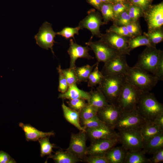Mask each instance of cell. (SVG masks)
Listing matches in <instances>:
<instances>
[{
    "label": "cell",
    "mask_w": 163,
    "mask_h": 163,
    "mask_svg": "<svg viewBox=\"0 0 163 163\" xmlns=\"http://www.w3.org/2000/svg\"><path fill=\"white\" fill-rule=\"evenodd\" d=\"M126 81L125 76L123 75H105L97 87L109 104L117 106L118 98Z\"/></svg>",
    "instance_id": "1"
},
{
    "label": "cell",
    "mask_w": 163,
    "mask_h": 163,
    "mask_svg": "<svg viewBox=\"0 0 163 163\" xmlns=\"http://www.w3.org/2000/svg\"><path fill=\"white\" fill-rule=\"evenodd\" d=\"M125 76L126 81L142 93L149 92L158 81L153 75L134 66H129Z\"/></svg>",
    "instance_id": "2"
},
{
    "label": "cell",
    "mask_w": 163,
    "mask_h": 163,
    "mask_svg": "<svg viewBox=\"0 0 163 163\" xmlns=\"http://www.w3.org/2000/svg\"><path fill=\"white\" fill-rule=\"evenodd\" d=\"M136 110L146 121H153L158 115L163 113V105L150 92L142 93Z\"/></svg>",
    "instance_id": "3"
},
{
    "label": "cell",
    "mask_w": 163,
    "mask_h": 163,
    "mask_svg": "<svg viewBox=\"0 0 163 163\" xmlns=\"http://www.w3.org/2000/svg\"><path fill=\"white\" fill-rule=\"evenodd\" d=\"M142 93L126 80L118 98L117 107L122 112L136 110L137 104Z\"/></svg>",
    "instance_id": "4"
},
{
    "label": "cell",
    "mask_w": 163,
    "mask_h": 163,
    "mask_svg": "<svg viewBox=\"0 0 163 163\" xmlns=\"http://www.w3.org/2000/svg\"><path fill=\"white\" fill-rule=\"evenodd\" d=\"M163 57V52L155 46H147L139 56L134 66L149 72L154 75L156 67Z\"/></svg>",
    "instance_id": "5"
},
{
    "label": "cell",
    "mask_w": 163,
    "mask_h": 163,
    "mask_svg": "<svg viewBox=\"0 0 163 163\" xmlns=\"http://www.w3.org/2000/svg\"><path fill=\"white\" fill-rule=\"evenodd\" d=\"M146 121L136 110L121 111L114 129L119 131L129 129L139 130Z\"/></svg>",
    "instance_id": "6"
},
{
    "label": "cell",
    "mask_w": 163,
    "mask_h": 163,
    "mask_svg": "<svg viewBox=\"0 0 163 163\" xmlns=\"http://www.w3.org/2000/svg\"><path fill=\"white\" fill-rule=\"evenodd\" d=\"M120 142L127 151H137L143 149V139L139 130L129 129L119 131Z\"/></svg>",
    "instance_id": "7"
},
{
    "label": "cell",
    "mask_w": 163,
    "mask_h": 163,
    "mask_svg": "<svg viewBox=\"0 0 163 163\" xmlns=\"http://www.w3.org/2000/svg\"><path fill=\"white\" fill-rule=\"evenodd\" d=\"M56 35V32L53 30L51 24L46 21L40 27L34 38L36 43L39 46L46 50L50 49L54 55L53 47L54 43H56L54 38Z\"/></svg>",
    "instance_id": "8"
},
{
    "label": "cell",
    "mask_w": 163,
    "mask_h": 163,
    "mask_svg": "<svg viewBox=\"0 0 163 163\" xmlns=\"http://www.w3.org/2000/svg\"><path fill=\"white\" fill-rule=\"evenodd\" d=\"M125 56L118 54L104 63L101 71L103 75H125L129 67Z\"/></svg>",
    "instance_id": "9"
},
{
    "label": "cell",
    "mask_w": 163,
    "mask_h": 163,
    "mask_svg": "<svg viewBox=\"0 0 163 163\" xmlns=\"http://www.w3.org/2000/svg\"><path fill=\"white\" fill-rule=\"evenodd\" d=\"M85 44L93 51L99 62L104 63L117 55L120 54L101 40L95 41L89 40Z\"/></svg>",
    "instance_id": "10"
},
{
    "label": "cell",
    "mask_w": 163,
    "mask_h": 163,
    "mask_svg": "<svg viewBox=\"0 0 163 163\" xmlns=\"http://www.w3.org/2000/svg\"><path fill=\"white\" fill-rule=\"evenodd\" d=\"M104 23L102 21L101 17L99 13L94 9H91L88 11L86 17L79 22L78 26L80 29L85 28L90 31L92 36L90 40H91L94 36L101 37V34L100 27Z\"/></svg>",
    "instance_id": "11"
},
{
    "label": "cell",
    "mask_w": 163,
    "mask_h": 163,
    "mask_svg": "<svg viewBox=\"0 0 163 163\" xmlns=\"http://www.w3.org/2000/svg\"><path fill=\"white\" fill-rule=\"evenodd\" d=\"M87 136L86 132L84 131L77 134L72 133L69 146L66 151L83 159L86 155Z\"/></svg>",
    "instance_id": "12"
},
{
    "label": "cell",
    "mask_w": 163,
    "mask_h": 163,
    "mask_svg": "<svg viewBox=\"0 0 163 163\" xmlns=\"http://www.w3.org/2000/svg\"><path fill=\"white\" fill-rule=\"evenodd\" d=\"M101 40L114 50L120 54H129L128 48V41L123 37L114 33L107 32L101 34Z\"/></svg>",
    "instance_id": "13"
},
{
    "label": "cell",
    "mask_w": 163,
    "mask_h": 163,
    "mask_svg": "<svg viewBox=\"0 0 163 163\" xmlns=\"http://www.w3.org/2000/svg\"><path fill=\"white\" fill-rule=\"evenodd\" d=\"M91 141L89 146L87 147L86 155L104 156L107 152L120 142L119 138L100 139Z\"/></svg>",
    "instance_id": "14"
},
{
    "label": "cell",
    "mask_w": 163,
    "mask_h": 163,
    "mask_svg": "<svg viewBox=\"0 0 163 163\" xmlns=\"http://www.w3.org/2000/svg\"><path fill=\"white\" fill-rule=\"evenodd\" d=\"M90 50L88 46H82L74 42L72 39H70L69 47L67 50L70 57L69 68L74 69L76 67L75 63L78 58H84L88 59H94L89 53Z\"/></svg>",
    "instance_id": "15"
},
{
    "label": "cell",
    "mask_w": 163,
    "mask_h": 163,
    "mask_svg": "<svg viewBox=\"0 0 163 163\" xmlns=\"http://www.w3.org/2000/svg\"><path fill=\"white\" fill-rule=\"evenodd\" d=\"M121 111L117 106L109 104L98 111L97 115L106 125L114 129Z\"/></svg>",
    "instance_id": "16"
},
{
    "label": "cell",
    "mask_w": 163,
    "mask_h": 163,
    "mask_svg": "<svg viewBox=\"0 0 163 163\" xmlns=\"http://www.w3.org/2000/svg\"><path fill=\"white\" fill-rule=\"evenodd\" d=\"M112 128L105 124L92 129H86L87 136L91 141L100 139L119 138L118 133Z\"/></svg>",
    "instance_id": "17"
},
{
    "label": "cell",
    "mask_w": 163,
    "mask_h": 163,
    "mask_svg": "<svg viewBox=\"0 0 163 163\" xmlns=\"http://www.w3.org/2000/svg\"><path fill=\"white\" fill-rule=\"evenodd\" d=\"M149 28L156 29L161 27L163 24V4H158L150 10L147 17Z\"/></svg>",
    "instance_id": "18"
},
{
    "label": "cell",
    "mask_w": 163,
    "mask_h": 163,
    "mask_svg": "<svg viewBox=\"0 0 163 163\" xmlns=\"http://www.w3.org/2000/svg\"><path fill=\"white\" fill-rule=\"evenodd\" d=\"M19 126L24 131L26 139L27 141H37L41 138L50 137L55 135L53 131L44 132L38 130L29 124H25L21 122L19 123Z\"/></svg>",
    "instance_id": "19"
},
{
    "label": "cell",
    "mask_w": 163,
    "mask_h": 163,
    "mask_svg": "<svg viewBox=\"0 0 163 163\" xmlns=\"http://www.w3.org/2000/svg\"><path fill=\"white\" fill-rule=\"evenodd\" d=\"M89 97V92L79 89L77 87L76 84H74L69 86L67 90L65 93L59 94L58 98L63 100L81 98L88 101Z\"/></svg>",
    "instance_id": "20"
},
{
    "label": "cell",
    "mask_w": 163,
    "mask_h": 163,
    "mask_svg": "<svg viewBox=\"0 0 163 163\" xmlns=\"http://www.w3.org/2000/svg\"><path fill=\"white\" fill-rule=\"evenodd\" d=\"M163 148V133L143 140V149L145 153L153 154Z\"/></svg>",
    "instance_id": "21"
},
{
    "label": "cell",
    "mask_w": 163,
    "mask_h": 163,
    "mask_svg": "<svg viewBox=\"0 0 163 163\" xmlns=\"http://www.w3.org/2000/svg\"><path fill=\"white\" fill-rule=\"evenodd\" d=\"M89 92L90 97L88 103L97 111L109 104L103 94L97 87L96 90L92 89Z\"/></svg>",
    "instance_id": "22"
},
{
    "label": "cell",
    "mask_w": 163,
    "mask_h": 163,
    "mask_svg": "<svg viewBox=\"0 0 163 163\" xmlns=\"http://www.w3.org/2000/svg\"><path fill=\"white\" fill-rule=\"evenodd\" d=\"M62 107L64 117L66 120L80 131L86 132L85 129L80 124L79 112L66 106L63 101Z\"/></svg>",
    "instance_id": "23"
},
{
    "label": "cell",
    "mask_w": 163,
    "mask_h": 163,
    "mask_svg": "<svg viewBox=\"0 0 163 163\" xmlns=\"http://www.w3.org/2000/svg\"><path fill=\"white\" fill-rule=\"evenodd\" d=\"M139 131L143 140L163 133V129L151 121H146Z\"/></svg>",
    "instance_id": "24"
},
{
    "label": "cell",
    "mask_w": 163,
    "mask_h": 163,
    "mask_svg": "<svg viewBox=\"0 0 163 163\" xmlns=\"http://www.w3.org/2000/svg\"><path fill=\"white\" fill-rule=\"evenodd\" d=\"M126 151L122 147L114 146L104 155L109 163H124Z\"/></svg>",
    "instance_id": "25"
},
{
    "label": "cell",
    "mask_w": 163,
    "mask_h": 163,
    "mask_svg": "<svg viewBox=\"0 0 163 163\" xmlns=\"http://www.w3.org/2000/svg\"><path fill=\"white\" fill-rule=\"evenodd\" d=\"M56 163H76L82 160L75 155L66 151H56L53 155L48 157Z\"/></svg>",
    "instance_id": "26"
},
{
    "label": "cell",
    "mask_w": 163,
    "mask_h": 163,
    "mask_svg": "<svg viewBox=\"0 0 163 163\" xmlns=\"http://www.w3.org/2000/svg\"><path fill=\"white\" fill-rule=\"evenodd\" d=\"M143 149L137 151H127L124 163H149Z\"/></svg>",
    "instance_id": "27"
},
{
    "label": "cell",
    "mask_w": 163,
    "mask_h": 163,
    "mask_svg": "<svg viewBox=\"0 0 163 163\" xmlns=\"http://www.w3.org/2000/svg\"><path fill=\"white\" fill-rule=\"evenodd\" d=\"M97 63V62L92 66L87 64L80 67H76L74 70L78 82H87L90 74Z\"/></svg>",
    "instance_id": "28"
},
{
    "label": "cell",
    "mask_w": 163,
    "mask_h": 163,
    "mask_svg": "<svg viewBox=\"0 0 163 163\" xmlns=\"http://www.w3.org/2000/svg\"><path fill=\"white\" fill-rule=\"evenodd\" d=\"M128 48L130 51L139 46H155L149 38L145 36H139L128 41Z\"/></svg>",
    "instance_id": "29"
},
{
    "label": "cell",
    "mask_w": 163,
    "mask_h": 163,
    "mask_svg": "<svg viewBox=\"0 0 163 163\" xmlns=\"http://www.w3.org/2000/svg\"><path fill=\"white\" fill-rule=\"evenodd\" d=\"M99 62L97 63L93 70L90 74L88 80V87H93L99 85L102 81L104 75L98 68Z\"/></svg>",
    "instance_id": "30"
},
{
    "label": "cell",
    "mask_w": 163,
    "mask_h": 163,
    "mask_svg": "<svg viewBox=\"0 0 163 163\" xmlns=\"http://www.w3.org/2000/svg\"><path fill=\"white\" fill-rule=\"evenodd\" d=\"M49 138L50 137H44L38 140L40 146L41 157H43L47 155L50 156L53 152V148L55 147V145L50 142Z\"/></svg>",
    "instance_id": "31"
},
{
    "label": "cell",
    "mask_w": 163,
    "mask_h": 163,
    "mask_svg": "<svg viewBox=\"0 0 163 163\" xmlns=\"http://www.w3.org/2000/svg\"><path fill=\"white\" fill-rule=\"evenodd\" d=\"M98 111L88 103L79 112L81 121L86 120L97 115Z\"/></svg>",
    "instance_id": "32"
},
{
    "label": "cell",
    "mask_w": 163,
    "mask_h": 163,
    "mask_svg": "<svg viewBox=\"0 0 163 163\" xmlns=\"http://www.w3.org/2000/svg\"><path fill=\"white\" fill-rule=\"evenodd\" d=\"M100 10L104 23L107 22L114 18L113 6L111 4L107 3L102 4Z\"/></svg>",
    "instance_id": "33"
},
{
    "label": "cell",
    "mask_w": 163,
    "mask_h": 163,
    "mask_svg": "<svg viewBox=\"0 0 163 163\" xmlns=\"http://www.w3.org/2000/svg\"><path fill=\"white\" fill-rule=\"evenodd\" d=\"M80 29L78 26L75 27H64L60 31L56 32V35L61 36L66 39L72 37L75 41L74 36L75 34L78 35Z\"/></svg>",
    "instance_id": "34"
},
{
    "label": "cell",
    "mask_w": 163,
    "mask_h": 163,
    "mask_svg": "<svg viewBox=\"0 0 163 163\" xmlns=\"http://www.w3.org/2000/svg\"><path fill=\"white\" fill-rule=\"evenodd\" d=\"M81 121L82 126L85 129H94L105 124L100 120L97 115L89 119Z\"/></svg>",
    "instance_id": "35"
},
{
    "label": "cell",
    "mask_w": 163,
    "mask_h": 163,
    "mask_svg": "<svg viewBox=\"0 0 163 163\" xmlns=\"http://www.w3.org/2000/svg\"><path fill=\"white\" fill-rule=\"evenodd\" d=\"M57 69L59 75L58 90L61 93H63L67 90L69 85L62 71V69L60 65H59L57 68Z\"/></svg>",
    "instance_id": "36"
},
{
    "label": "cell",
    "mask_w": 163,
    "mask_h": 163,
    "mask_svg": "<svg viewBox=\"0 0 163 163\" xmlns=\"http://www.w3.org/2000/svg\"><path fill=\"white\" fill-rule=\"evenodd\" d=\"M85 100L81 98L69 100L67 102L69 107L78 112L86 105Z\"/></svg>",
    "instance_id": "37"
},
{
    "label": "cell",
    "mask_w": 163,
    "mask_h": 163,
    "mask_svg": "<svg viewBox=\"0 0 163 163\" xmlns=\"http://www.w3.org/2000/svg\"><path fill=\"white\" fill-rule=\"evenodd\" d=\"M62 71L64 75L69 86L78 82L74 69L69 68L62 69Z\"/></svg>",
    "instance_id": "38"
},
{
    "label": "cell",
    "mask_w": 163,
    "mask_h": 163,
    "mask_svg": "<svg viewBox=\"0 0 163 163\" xmlns=\"http://www.w3.org/2000/svg\"><path fill=\"white\" fill-rule=\"evenodd\" d=\"M146 35L151 43L154 45L160 43L163 40V33L159 30L147 34Z\"/></svg>",
    "instance_id": "39"
},
{
    "label": "cell",
    "mask_w": 163,
    "mask_h": 163,
    "mask_svg": "<svg viewBox=\"0 0 163 163\" xmlns=\"http://www.w3.org/2000/svg\"><path fill=\"white\" fill-rule=\"evenodd\" d=\"M106 31L113 32L123 37L131 36L125 26H118L113 25L107 30Z\"/></svg>",
    "instance_id": "40"
},
{
    "label": "cell",
    "mask_w": 163,
    "mask_h": 163,
    "mask_svg": "<svg viewBox=\"0 0 163 163\" xmlns=\"http://www.w3.org/2000/svg\"><path fill=\"white\" fill-rule=\"evenodd\" d=\"M85 161L88 163H109L104 156L99 155H89Z\"/></svg>",
    "instance_id": "41"
},
{
    "label": "cell",
    "mask_w": 163,
    "mask_h": 163,
    "mask_svg": "<svg viewBox=\"0 0 163 163\" xmlns=\"http://www.w3.org/2000/svg\"><path fill=\"white\" fill-rule=\"evenodd\" d=\"M152 155V158H148L149 163H160L163 161V148L157 150Z\"/></svg>",
    "instance_id": "42"
},
{
    "label": "cell",
    "mask_w": 163,
    "mask_h": 163,
    "mask_svg": "<svg viewBox=\"0 0 163 163\" xmlns=\"http://www.w3.org/2000/svg\"><path fill=\"white\" fill-rule=\"evenodd\" d=\"M154 75L158 80H163V57L161 58L157 65L155 72Z\"/></svg>",
    "instance_id": "43"
},
{
    "label": "cell",
    "mask_w": 163,
    "mask_h": 163,
    "mask_svg": "<svg viewBox=\"0 0 163 163\" xmlns=\"http://www.w3.org/2000/svg\"><path fill=\"white\" fill-rule=\"evenodd\" d=\"M131 19L128 13L123 12L120 16L118 21L119 23L122 26H126L130 23Z\"/></svg>",
    "instance_id": "44"
},
{
    "label": "cell",
    "mask_w": 163,
    "mask_h": 163,
    "mask_svg": "<svg viewBox=\"0 0 163 163\" xmlns=\"http://www.w3.org/2000/svg\"><path fill=\"white\" fill-rule=\"evenodd\" d=\"M16 161L5 152H0V163H15Z\"/></svg>",
    "instance_id": "45"
},
{
    "label": "cell",
    "mask_w": 163,
    "mask_h": 163,
    "mask_svg": "<svg viewBox=\"0 0 163 163\" xmlns=\"http://www.w3.org/2000/svg\"><path fill=\"white\" fill-rule=\"evenodd\" d=\"M140 12V10L139 8L133 6L130 8L128 14L131 19L136 20L139 16Z\"/></svg>",
    "instance_id": "46"
},
{
    "label": "cell",
    "mask_w": 163,
    "mask_h": 163,
    "mask_svg": "<svg viewBox=\"0 0 163 163\" xmlns=\"http://www.w3.org/2000/svg\"><path fill=\"white\" fill-rule=\"evenodd\" d=\"M126 27L131 36L136 34L139 31V28L138 25L135 23H129Z\"/></svg>",
    "instance_id": "47"
},
{
    "label": "cell",
    "mask_w": 163,
    "mask_h": 163,
    "mask_svg": "<svg viewBox=\"0 0 163 163\" xmlns=\"http://www.w3.org/2000/svg\"><path fill=\"white\" fill-rule=\"evenodd\" d=\"M153 122L157 125L163 129V113L157 116Z\"/></svg>",
    "instance_id": "48"
},
{
    "label": "cell",
    "mask_w": 163,
    "mask_h": 163,
    "mask_svg": "<svg viewBox=\"0 0 163 163\" xmlns=\"http://www.w3.org/2000/svg\"><path fill=\"white\" fill-rule=\"evenodd\" d=\"M87 1L97 9L100 10L102 3L101 0H87Z\"/></svg>",
    "instance_id": "49"
},
{
    "label": "cell",
    "mask_w": 163,
    "mask_h": 163,
    "mask_svg": "<svg viewBox=\"0 0 163 163\" xmlns=\"http://www.w3.org/2000/svg\"><path fill=\"white\" fill-rule=\"evenodd\" d=\"M135 4L142 7H145L148 3L147 0H133Z\"/></svg>",
    "instance_id": "50"
},
{
    "label": "cell",
    "mask_w": 163,
    "mask_h": 163,
    "mask_svg": "<svg viewBox=\"0 0 163 163\" xmlns=\"http://www.w3.org/2000/svg\"><path fill=\"white\" fill-rule=\"evenodd\" d=\"M101 1L102 2L108 3L111 2L112 0H101Z\"/></svg>",
    "instance_id": "51"
},
{
    "label": "cell",
    "mask_w": 163,
    "mask_h": 163,
    "mask_svg": "<svg viewBox=\"0 0 163 163\" xmlns=\"http://www.w3.org/2000/svg\"><path fill=\"white\" fill-rule=\"evenodd\" d=\"M114 1L116 2L121 3L123 2L124 0H114Z\"/></svg>",
    "instance_id": "52"
},
{
    "label": "cell",
    "mask_w": 163,
    "mask_h": 163,
    "mask_svg": "<svg viewBox=\"0 0 163 163\" xmlns=\"http://www.w3.org/2000/svg\"><path fill=\"white\" fill-rule=\"evenodd\" d=\"M147 0L148 1L149 0Z\"/></svg>",
    "instance_id": "53"
}]
</instances>
